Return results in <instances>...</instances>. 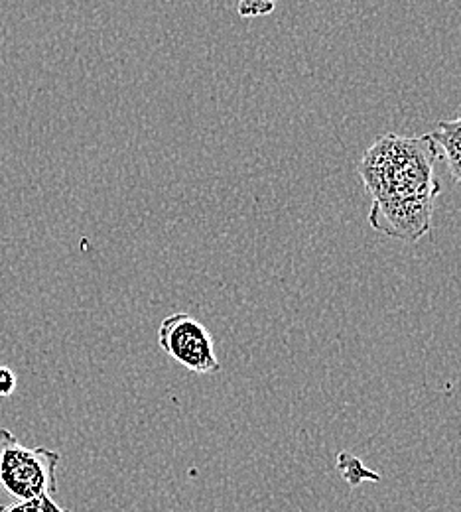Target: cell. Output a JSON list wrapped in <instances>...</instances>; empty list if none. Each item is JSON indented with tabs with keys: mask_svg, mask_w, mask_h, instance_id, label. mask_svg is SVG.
Returning a JSON list of instances; mask_svg holds the SVG:
<instances>
[{
	"mask_svg": "<svg viewBox=\"0 0 461 512\" xmlns=\"http://www.w3.org/2000/svg\"><path fill=\"white\" fill-rule=\"evenodd\" d=\"M276 0H239L237 12L243 18H259L274 10Z\"/></svg>",
	"mask_w": 461,
	"mask_h": 512,
	"instance_id": "6",
	"label": "cell"
},
{
	"mask_svg": "<svg viewBox=\"0 0 461 512\" xmlns=\"http://www.w3.org/2000/svg\"><path fill=\"white\" fill-rule=\"evenodd\" d=\"M337 467H339L343 479H345L349 485H353V487H355V485H361L365 479H371V481H375V483L381 481V475H379V473L367 469L361 459H357L355 455H351V453H347V451H341V453L337 455Z\"/></svg>",
	"mask_w": 461,
	"mask_h": 512,
	"instance_id": "5",
	"label": "cell"
},
{
	"mask_svg": "<svg viewBox=\"0 0 461 512\" xmlns=\"http://www.w3.org/2000/svg\"><path fill=\"white\" fill-rule=\"evenodd\" d=\"M430 138L438 148H442L448 170L461 188V115L438 123V127L430 132Z\"/></svg>",
	"mask_w": 461,
	"mask_h": 512,
	"instance_id": "4",
	"label": "cell"
},
{
	"mask_svg": "<svg viewBox=\"0 0 461 512\" xmlns=\"http://www.w3.org/2000/svg\"><path fill=\"white\" fill-rule=\"evenodd\" d=\"M60 461L58 451L28 448L8 428H0V487L12 501H36L42 512H71L56 501Z\"/></svg>",
	"mask_w": 461,
	"mask_h": 512,
	"instance_id": "2",
	"label": "cell"
},
{
	"mask_svg": "<svg viewBox=\"0 0 461 512\" xmlns=\"http://www.w3.org/2000/svg\"><path fill=\"white\" fill-rule=\"evenodd\" d=\"M160 349L184 369L196 375H215L221 363L209 329L190 314H172L158 327Z\"/></svg>",
	"mask_w": 461,
	"mask_h": 512,
	"instance_id": "3",
	"label": "cell"
},
{
	"mask_svg": "<svg viewBox=\"0 0 461 512\" xmlns=\"http://www.w3.org/2000/svg\"><path fill=\"white\" fill-rule=\"evenodd\" d=\"M16 383H18V379H16L14 371L8 367H0V396H4V398L10 396L16 390Z\"/></svg>",
	"mask_w": 461,
	"mask_h": 512,
	"instance_id": "7",
	"label": "cell"
},
{
	"mask_svg": "<svg viewBox=\"0 0 461 512\" xmlns=\"http://www.w3.org/2000/svg\"><path fill=\"white\" fill-rule=\"evenodd\" d=\"M276 2H278V0H276Z\"/></svg>",
	"mask_w": 461,
	"mask_h": 512,
	"instance_id": "9",
	"label": "cell"
},
{
	"mask_svg": "<svg viewBox=\"0 0 461 512\" xmlns=\"http://www.w3.org/2000/svg\"><path fill=\"white\" fill-rule=\"evenodd\" d=\"M0 512H42V505L36 501H28V503H8V505H0Z\"/></svg>",
	"mask_w": 461,
	"mask_h": 512,
	"instance_id": "8",
	"label": "cell"
},
{
	"mask_svg": "<svg viewBox=\"0 0 461 512\" xmlns=\"http://www.w3.org/2000/svg\"><path fill=\"white\" fill-rule=\"evenodd\" d=\"M438 146L430 134H385L365 152L359 174L373 197L369 223L391 239L416 243L432 227Z\"/></svg>",
	"mask_w": 461,
	"mask_h": 512,
	"instance_id": "1",
	"label": "cell"
}]
</instances>
